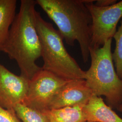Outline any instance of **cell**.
<instances>
[{
	"label": "cell",
	"mask_w": 122,
	"mask_h": 122,
	"mask_svg": "<svg viewBox=\"0 0 122 122\" xmlns=\"http://www.w3.org/2000/svg\"><path fill=\"white\" fill-rule=\"evenodd\" d=\"M36 0H21L0 51L17 62L20 76L30 80L42 69L36 61L41 57V45L36 26Z\"/></svg>",
	"instance_id": "6da1fadb"
},
{
	"label": "cell",
	"mask_w": 122,
	"mask_h": 122,
	"mask_svg": "<svg viewBox=\"0 0 122 122\" xmlns=\"http://www.w3.org/2000/svg\"><path fill=\"white\" fill-rule=\"evenodd\" d=\"M87 0H36L57 25L63 39L73 46L79 44L85 63L90 57L92 18L86 5Z\"/></svg>",
	"instance_id": "7a4b0ae2"
},
{
	"label": "cell",
	"mask_w": 122,
	"mask_h": 122,
	"mask_svg": "<svg viewBox=\"0 0 122 122\" xmlns=\"http://www.w3.org/2000/svg\"><path fill=\"white\" fill-rule=\"evenodd\" d=\"M36 26L41 45L43 70L67 80L85 79L86 71L66 50L59 31L36 13Z\"/></svg>",
	"instance_id": "3957f363"
},
{
	"label": "cell",
	"mask_w": 122,
	"mask_h": 122,
	"mask_svg": "<svg viewBox=\"0 0 122 122\" xmlns=\"http://www.w3.org/2000/svg\"><path fill=\"white\" fill-rule=\"evenodd\" d=\"M112 39L96 50H90L91 64L86 71L85 81L93 95L105 96L107 105L116 109L122 103V80L113 64Z\"/></svg>",
	"instance_id": "277c9868"
},
{
	"label": "cell",
	"mask_w": 122,
	"mask_h": 122,
	"mask_svg": "<svg viewBox=\"0 0 122 122\" xmlns=\"http://www.w3.org/2000/svg\"><path fill=\"white\" fill-rule=\"evenodd\" d=\"M95 1L87 0L86 3L92 18L90 50L98 49L106 41L112 39L118 22L122 17V0L105 7L97 6L94 4Z\"/></svg>",
	"instance_id": "5b68a950"
},
{
	"label": "cell",
	"mask_w": 122,
	"mask_h": 122,
	"mask_svg": "<svg viewBox=\"0 0 122 122\" xmlns=\"http://www.w3.org/2000/svg\"><path fill=\"white\" fill-rule=\"evenodd\" d=\"M69 81L42 69L29 80L27 94L23 104L42 111L48 109L57 92Z\"/></svg>",
	"instance_id": "8992f818"
},
{
	"label": "cell",
	"mask_w": 122,
	"mask_h": 122,
	"mask_svg": "<svg viewBox=\"0 0 122 122\" xmlns=\"http://www.w3.org/2000/svg\"><path fill=\"white\" fill-rule=\"evenodd\" d=\"M29 84V80L14 74L0 64V106L14 111L16 105L24 103Z\"/></svg>",
	"instance_id": "52a82bcc"
},
{
	"label": "cell",
	"mask_w": 122,
	"mask_h": 122,
	"mask_svg": "<svg viewBox=\"0 0 122 122\" xmlns=\"http://www.w3.org/2000/svg\"><path fill=\"white\" fill-rule=\"evenodd\" d=\"M92 95L85 80H70L57 92L51 101L48 109L85 105Z\"/></svg>",
	"instance_id": "ba28073f"
},
{
	"label": "cell",
	"mask_w": 122,
	"mask_h": 122,
	"mask_svg": "<svg viewBox=\"0 0 122 122\" xmlns=\"http://www.w3.org/2000/svg\"><path fill=\"white\" fill-rule=\"evenodd\" d=\"M83 112L86 121L122 122V118L105 103L101 97L93 95L84 105Z\"/></svg>",
	"instance_id": "9c48e42d"
},
{
	"label": "cell",
	"mask_w": 122,
	"mask_h": 122,
	"mask_svg": "<svg viewBox=\"0 0 122 122\" xmlns=\"http://www.w3.org/2000/svg\"><path fill=\"white\" fill-rule=\"evenodd\" d=\"M85 105H78L57 109L43 111L49 122H85L83 108Z\"/></svg>",
	"instance_id": "30bf717a"
},
{
	"label": "cell",
	"mask_w": 122,
	"mask_h": 122,
	"mask_svg": "<svg viewBox=\"0 0 122 122\" xmlns=\"http://www.w3.org/2000/svg\"><path fill=\"white\" fill-rule=\"evenodd\" d=\"M16 0H0V45L6 39L15 17Z\"/></svg>",
	"instance_id": "8fae6325"
},
{
	"label": "cell",
	"mask_w": 122,
	"mask_h": 122,
	"mask_svg": "<svg viewBox=\"0 0 122 122\" xmlns=\"http://www.w3.org/2000/svg\"><path fill=\"white\" fill-rule=\"evenodd\" d=\"M14 110L22 122H49L44 111L35 109L23 104L15 106Z\"/></svg>",
	"instance_id": "7c38bea8"
},
{
	"label": "cell",
	"mask_w": 122,
	"mask_h": 122,
	"mask_svg": "<svg viewBox=\"0 0 122 122\" xmlns=\"http://www.w3.org/2000/svg\"><path fill=\"white\" fill-rule=\"evenodd\" d=\"M113 38L115 41V48L112 52L113 60L117 74L122 80V17L120 20V25Z\"/></svg>",
	"instance_id": "4fadbf2b"
},
{
	"label": "cell",
	"mask_w": 122,
	"mask_h": 122,
	"mask_svg": "<svg viewBox=\"0 0 122 122\" xmlns=\"http://www.w3.org/2000/svg\"><path fill=\"white\" fill-rule=\"evenodd\" d=\"M0 122H22L14 111L5 109L0 106Z\"/></svg>",
	"instance_id": "5bb4252c"
},
{
	"label": "cell",
	"mask_w": 122,
	"mask_h": 122,
	"mask_svg": "<svg viewBox=\"0 0 122 122\" xmlns=\"http://www.w3.org/2000/svg\"><path fill=\"white\" fill-rule=\"evenodd\" d=\"M117 2L116 0H97L95 1L94 4L98 7H105L112 5Z\"/></svg>",
	"instance_id": "9a60e30c"
},
{
	"label": "cell",
	"mask_w": 122,
	"mask_h": 122,
	"mask_svg": "<svg viewBox=\"0 0 122 122\" xmlns=\"http://www.w3.org/2000/svg\"><path fill=\"white\" fill-rule=\"evenodd\" d=\"M117 109L119 112L122 113V103L118 106V108H117Z\"/></svg>",
	"instance_id": "2e32d148"
},
{
	"label": "cell",
	"mask_w": 122,
	"mask_h": 122,
	"mask_svg": "<svg viewBox=\"0 0 122 122\" xmlns=\"http://www.w3.org/2000/svg\"><path fill=\"white\" fill-rule=\"evenodd\" d=\"M88 122V121H86V122Z\"/></svg>",
	"instance_id": "e0dca14e"
}]
</instances>
